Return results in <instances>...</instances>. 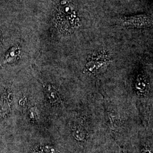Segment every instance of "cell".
<instances>
[{
    "mask_svg": "<svg viewBox=\"0 0 153 153\" xmlns=\"http://www.w3.org/2000/svg\"><path fill=\"white\" fill-rule=\"evenodd\" d=\"M120 24L123 26L131 27H148L152 25V18L145 14L123 16L120 19Z\"/></svg>",
    "mask_w": 153,
    "mask_h": 153,
    "instance_id": "cell-1",
    "label": "cell"
},
{
    "mask_svg": "<svg viewBox=\"0 0 153 153\" xmlns=\"http://www.w3.org/2000/svg\"><path fill=\"white\" fill-rule=\"evenodd\" d=\"M20 50L19 47H14L10 49L6 53L4 62H12L16 60L19 53Z\"/></svg>",
    "mask_w": 153,
    "mask_h": 153,
    "instance_id": "cell-2",
    "label": "cell"
}]
</instances>
